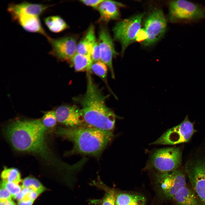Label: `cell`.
Segmentation results:
<instances>
[{
  "mask_svg": "<svg viewBox=\"0 0 205 205\" xmlns=\"http://www.w3.org/2000/svg\"><path fill=\"white\" fill-rule=\"evenodd\" d=\"M144 26L147 36L143 42L145 45L150 46L161 39L167 28L166 19L162 11L158 9L153 11L146 19Z\"/></svg>",
  "mask_w": 205,
  "mask_h": 205,
  "instance_id": "30bf717a",
  "label": "cell"
},
{
  "mask_svg": "<svg viewBox=\"0 0 205 205\" xmlns=\"http://www.w3.org/2000/svg\"><path fill=\"white\" fill-rule=\"evenodd\" d=\"M78 72L90 71L93 62L89 55H83L76 53L69 61Z\"/></svg>",
  "mask_w": 205,
  "mask_h": 205,
  "instance_id": "ffe728a7",
  "label": "cell"
},
{
  "mask_svg": "<svg viewBox=\"0 0 205 205\" xmlns=\"http://www.w3.org/2000/svg\"><path fill=\"white\" fill-rule=\"evenodd\" d=\"M47 39L51 47L49 53L60 60L69 61L76 52L77 39L75 36L56 38L49 37Z\"/></svg>",
  "mask_w": 205,
  "mask_h": 205,
  "instance_id": "8fae6325",
  "label": "cell"
},
{
  "mask_svg": "<svg viewBox=\"0 0 205 205\" xmlns=\"http://www.w3.org/2000/svg\"><path fill=\"white\" fill-rule=\"evenodd\" d=\"M11 18L13 21L17 23L27 32L41 34L47 39L49 37L44 29L39 17L20 14L12 16Z\"/></svg>",
  "mask_w": 205,
  "mask_h": 205,
  "instance_id": "9a60e30c",
  "label": "cell"
},
{
  "mask_svg": "<svg viewBox=\"0 0 205 205\" xmlns=\"http://www.w3.org/2000/svg\"><path fill=\"white\" fill-rule=\"evenodd\" d=\"M173 199L177 205H201L193 190L186 184L177 192Z\"/></svg>",
  "mask_w": 205,
  "mask_h": 205,
  "instance_id": "e0dca14e",
  "label": "cell"
},
{
  "mask_svg": "<svg viewBox=\"0 0 205 205\" xmlns=\"http://www.w3.org/2000/svg\"><path fill=\"white\" fill-rule=\"evenodd\" d=\"M105 0H81L80 1L84 4L94 9H97L99 5Z\"/></svg>",
  "mask_w": 205,
  "mask_h": 205,
  "instance_id": "f546056e",
  "label": "cell"
},
{
  "mask_svg": "<svg viewBox=\"0 0 205 205\" xmlns=\"http://www.w3.org/2000/svg\"><path fill=\"white\" fill-rule=\"evenodd\" d=\"M184 145L158 149L151 155L148 165L159 173L170 172L182 167Z\"/></svg>",
  "mask_w": 205,
  "mask_h": 205,
  "instance_id": "8992f818",
  "label": "cell"
},
{
  "mask_svg": "<svg viewBox=\"0 0 205 205\" xmlns=\"http://www.w3.org/2000/svg\"><path fill=\"white\" fill-rule=\"evenodd\" d=\"M87 73V85L85 93L73 98L79 104L83 121L90 127L112 132L118 116L106 104L109 95H104L94 82L90 74Z\"/></svg>",
  "mask_w": 205,
  "mask_h": 205,
  "instance_id": "7a4b0ae2",
  "label": "cell"
},
{
  "mask_svg": "<svg viewBox=\"0 0 205 205\" xmlns=\"http://www.w3.org/2000/svg\"><path fill=\"white\" fill-rule=\"evenodd\" d=\"M144 16V14H140L124 19L116 23L113 27L114 39L121 44L122 54L128 46L135 40Z\"/></svg>",
  "mask_w": 205,
  "mask_h": 205,
  "instance_id": "ba28073f",
  "label": "cell"
},
{
  "mask_svg": "<svg viewBox=\"0 0 205 205\" xmlns=\"http://www.w3.org/2000/svg\"><path fill=\"white\" fill-rule=\"evenodd\" d=\"M34 201L28 200H22L19 201L18 205H32Z\"/></svg>",
  "mask_w": 205,
  "mask_h": 205,
  "instance_id": "d6a6232c",
  "label": "cell"
},
{
  "mask_svg": "<svg viewBox=\"0 0 205 205\" xmlns=\"http://www.w3.org/2000/svg\"><path fill=\"white\" fill-rule=\"evenodd\" d=\"M97 42L99 47L101 61L108 67L112 77L115 78L112 65V59L117 54L114 47L113 41L107 28L101 26L99 31Z\"/></svg>",
  "mask_w": 205,
  "mask_h": 205,
  "instance_id": "7c38bea8",
  "label": "cell"
},
{
  "mask_svg": "<svg viewBox=\"0 0 205 205\" xmlns=\"http://www.w3.org/2000/svg\"><path fill=\"white\" fill-rule=\"evenodd\" d=\"M123 6L122 4L118 2L105 0L99 5L97 9L100 15L99 21L107 23L111 20L118 19L120 13L118 7Z\"/></svg>",
  "mask_w": 205,
  "mask_h": 205,
  "instance_id": "2e32d148",
  "label": "cell"
},
{
  "mask_svg": "<svg viewBox=\"0 0 205 205\" xmlns=\"http://www.w3.org/2000/svg\"><path fill=\"white\" fill-rule=\"evenodd\" d=\"M0 205H15V203L12 200L0 202Z\"/></svg>",
  "mask_w": 205,
  "mask_h": 205,
  "instance_id": "836d02e7",
  "label": "cell"
},
{
  "mask_svg": "<svg viewBox=\"0 0 205 205\" xmlns=\"http://www.w3.org/2000/svg\"><path fill=\"white\" fill-rule=\"evenodd\" d=\"M1 186L6 189L10 193L12 197L19 193L22 189V186L18 184L2 181L1 182Z\"/></svg>",
  "mask_w": 205,
  "mask_h": 205,
  "instance_id": "4316f807",
  "label": "cell"
},
{
  "mask_svg": "<svg viewBox=\"0 0 205 205\" xmlns=\"http://www.w3.org/2000/svg\"><path fill=\"white\" fill-rule=\"evenodd\" d=\"M99 186L104 190L105 193L102 200L101 205H116L115 192L112 189L100 183Z\"/></svg>",
  "mask_w": 205,
  "mask_h": 205,
  "instance_id": "d4e9b609",
  "label": "cell"
},
{
  "mask_svg": "<svg viewBox=\"0 0 205 205\" xmlns=\"http://www.w3.org/2000/svg\"><path fill=\"white\" fill-rule=\"evenodd\" d=\"M44 20L48 29L53 32L59 33L68 28L65 21L59 16H49L44 18Z\"/></svg>",
  "mask_w": 205,
  "mask_h": 205,
  "instance_id": "44dd1931",
  "label": "cell"
},
{
  "mask_svg": "<svg viewBox=\"0 0 205 205\" xmlns=\"http://www.w3.org/2000/svg\"><path fill=\"white\" fill-rule=\"evenodd\" d=\"M55 111L57 121L69 127L81 126L83 124L81 110L75 105H62Z\"/></svg>",
  "mask_w": 205,
  "mask_h": 205,
  "instance_id": "4fadbf2b",
  "label": "cell"
},
{
  "mask_svg": "<svg viewBox=\"0 0 205 205\" xmlns=\"http://www.w3.org/2000/svg\"><path fill=\"white\" fill-rule=\"evenodd\" d=\"M90 56L93 62L101 61V54L99 45L96 41L93 47Z\"/></svg>",
  "mask_w": 205,
  "mask_h": 205,
  "instance_id": "83f0119b",
  "label": "cell"
},
{
  "mask_svg": "<svg viewBox=\"0 0 205 205\" xmlns=\"http://www.w3.org/2000/svg\"><path fill=\"white\" fill-rule=\"evenodd\" d=\"M116 205H145L144 197L140 195L126 193H115Z\"/></svg>",
  "mask_w": 205,
  "mask_h": 205,
  "instance_id": "d6986e66",
  "label": "cell"
},
{
  "mask_svg": "<svg viewBox=\"0 0 205 205\" xmlns=\"http://www.w3.org/2000/svg\"><path fill=\"white\" fill-rule=\"evenodd\" d=\"M1 178L2 181L17 184L21 181L19 171L14 168L4 167L1 174Z\"/></svg>",
  "mask_w": 205,
  "mask_h": 205,
  "instance_id": "7402d4cb",
  "label": "cell"
},
{
  "mask_svg": "<svg viewBox=\"0 0 205 205\" xmlns=\"http://www.w3.org/2000/svg\"><path fill=\"white\" fill-rule=\"evenodd\" d=\"M47 129L39 120H17L8 124L4 132L15 150L36 154L47 162L55 163L57 161L46 140Z\"/></svg>",
  "mask_w": 205,
  "mask_h": 205,
  "instance_id": "6da1fadb",
  "label": "cell"
},
{
  "mask_svg": "<svg viewBox=\"0 0 205 205\" xmlns=\"http://www.w3.org/2000/svg\"><path fill=\"white\" fill-rule=\"evenodd\" d=\"M186 175L182 167L170 172L159 173L157 175L158 183L165 197L173 199L177 192L186 184Z\"/></svg>",
  "mask_w": 205,
  "mask_h": 205,
  "instance_id": "9c48e42d",
  "label": "cell"
},
{
  "mask_svg": "<svg viewBox=\"0 0 205 205\" xmlns=\"http://www.w3.org/2000/svg\"><path fill=\"white\" fill-rule=\"evenodd\" d=\"M57 120L55 111L51 110L47 112L43 116L42 122L43 125L47 128H53L56 125Z\"/></svg>",
  "mask_w": 205,
  "mask_h": 205,
  "instance_id": "484cf974",
  "label": "cell"
},
{
  "mask_svg": "<svg viewBox=\"0 0 205 205\" xmlns=\"http://www.w3.org/2000/svg\"><path fill=\"white\" fill-rule=\"evenodd\" d=\"M59 136L71 141L73 147L68 154L80 153L92 156L99 155L114 137L112 132L93 127H59Z\"/></svg>",
  "mask_w": 205,
  "mask_h": 205,
  "instance_id": "3957f363",
  "label": "cell"
},
{
  "mask_svg": "<svg viewBox=\"0 0 205 205\" xmlns=\"http://www.w3.org/2000/svg\"><path fill=\"white\" fill-rule=\"evenodd\" d=\"M95 30L93 25L91 24L89 26L77 44L76 53L90 56L93 45L97 41Z\"/></svg>",
  "mask_w": 205,
  "mask_h": 205,
  "instance_id": "ac0fdd59",
  "label": "cell"
},
{
  "mask_svg": "<svg viewBox=\"0 0 205 205\" xmlns=\"http://www.w3.org/2000/svg\"><path fill=\"white\" fill-rule=\"evenodd\" d=\"M194 123L186 115L181 122L167 130L151 144L175 145L188 142L196 132Z\"/></svg>",
  "mask_w": 205,
  "mask_h": 205,
  "instance_id": "52a82bcc",
  "label": "cell"
},
{
  "mask_svg": "<svg viewBox=\"0 0 205 205\" xmlns=\"http://www.w3.org/2000/svg\"><path fill=\"white\" fill-rule=\"evenodd\" d=\"M183 168L201 205H205V136L189 152Z\"/></svg>",
  "mask_w": 205,
  "mask_h": 205,
  "instance_id": "277c9868",
  "label": "cell"
},
{
  "mask_svg": "<svg viewBox=\"0 0 205 205\" xmlns=\"http://www.w3.org/2000/svg\"><path fill=\"white\" fill-rule=\"evenodd\" d=\"M108 67L105 63L99 61L93 62L91 67V70L103 80L114 97L117 98L110 88L107 83V77Z\"/></svg>",
  "mask_w": 205,
  "mask_h": 205,
  "instance_id": "603a6c76",
  "label": "cell"
},
{
  "mask_svg": "<svg viewBox=\"0 0 205 205\" xmlns=\"http://www.w3.org/2000/svg\"><path fill=\"white\" fill-rule=\"evenodd\" d=\"M22 188H30L40 194L46 190V188L37 179L31 177L26 178L21 181Z\"/></svg>",
  "mask_w": 205,
  "mask_h": 205,
  "instance_id": "cb8c5ba5",
  "label": "cell"
},
{
  "mask_svg": "<svg viewBox=\"0 0 205 205\" xmlns=\"http://www.w3.org/2000/svg\"><path fill=\"white\" fill-rule=\"evenodd\" d=\"M169 18L174 23H192L205 18V6L186 0L169 3Z\"/></svg>",
  "mask_w": 205,
  "mask_h": 205,
  "instance_id": "5b68a950",
  "label": "cell"
},
{
  "mask_svg": "<svg viewBox=\"0 0 205 205\" xmlns=\"http://www.w3.org/2000/svg\"><path fill=\"white\" fill-rule=\"evenodd\" d=\"M147 35L144 29H141L137 33L135 38L137 41H145L147 38Z\"/></svg>",
  "mask_w": 205,
  "mask_h": 205,
  "instance_id": "4dcf8cb0",
  "label": "cell"
},
{
  "mask_svg": "<svg viewBox=\"0 0 205 205\" xmlns=\"http://www.w3.org/2000/svg\"><path fill=\"white\" fill-rule=\"evenodd\" d=\"M12 196L5 188L1 186L0 190V201L3 202L11 201Z\"/></svg>",
  "mask_w": 205,
  "mask_h": 205,
  "instance_id": "f1b7e54d",
  "label": "cell"
},
{
  "mask_svg": "<svg viewBox=\"0 0 205 205\" xmlns=\"http://www.w3.org/2000/svg\"><path fill=\"white\" fill-rule=\"evenodd\" d=\"M50 6V5L24 1L19 3L10 4L8 6L7 11L11 17L24 14L39 17Z\"/></svg>",
  "mask_w": 205,
  "mask_h": 205,
  "instance_id": "5bb4252c",
  "label": "cell"
},
{
  "mask_svg": "<svg viewBox=\"0 0 205 205\" xmlns=\"http://www.w3.org/2000/svg\"><path fill=\"white\" fill-rule=\"evenodd\" d=\"M39 194L38 193L31 189L25 194L22 200H28L34 201L38 196Z\"/></svg>",
  "mask_w": 205,
  "mask_h": 205,
  "instance_id": "1f68e13d",
  "label": "cell"
}]
</instances>
